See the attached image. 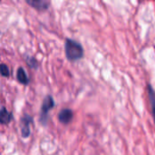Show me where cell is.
Returning <instances> with one entry per match:
<instances>
[{
	"instance_id": "cell-7",
	"label": "cell",
	"mask_w": 155,
	"mask_h": 155,
	"mask_svg": "<svg viewBox=\"0 0 155 155\" xmlns=\"http://www.w3.org/2000/svg\"><path fill=\"white\" fill-rule=\"evenodd\" d=\"M16 78L18 79V81L22 84H28L29 83V79L28 77L26 76V73L25 71V69L23 68H19L17 69V72H16Z\"/></svg>"
},
{
	"instance_id": "cell-4",
	"label": "cell",
	"mask_w": 155,
	"mask_h": 155,
	"mask_svg": "<svg viewBox=\"0 0 155 155\" xmlns=\"http://www.w3.org/2000/svg\"><path fill=\"white\" fill-rule=\"evenodd\" d=\"M74 117V113L70 109H64L58 114L59 122L63 124H68Z\"/></svg>"
},
{
	"instance_id": "cell-8",
	"label": "cell",
	"mask_w": 155,
	"mask_h": 155,
	"mask_svg": "<svg viewBox=\"0 0 155 155\" xmlns=\"http://www.w3.org/2000/svg\"><path fill=\"white\" fill-rule=\"evenodd\" d=\"M0 74L4 77H8L10 74L9 69L5 64H0Z\"/></svg>"
},
{
	"instance_id": "cell-3",
	"label": "cell",
	"mask_w": 155,
	"mask_h": 155,
	"mask_svg": "<svg viewBox=\"0 0 155 155\" xmlns=\"http://www.w3.org/2000/svg\"><path fill=\"white\" fill-rule=\"evenodd\" d=\"M33 122V118L27 114H25L21 120V130H22V136L24 138H27L30 135V127L29 124Z\"/></svg>"
},
{
	"instance_id": "cell-2",
	"label": "cell",
	"mask_w": 155,
	"mask_h": 155,
	"mask_svg": "<svg viewBox=\"0 0 155 155\" xmlns=\"http://www.w3.org/2000/svg\"><path fill=\"white\" fill-rule=\"evenodd\" d=\"M54 99L51 96H46L43 101L42 104V108H41V113H40V121L41 122L45 125L47 121V116H48V112L49 111L54 108Z\"/></svg>"
},
{
	"instance_id": "cell-6",
	"label": "cell",
	"mask_w": 155,
	"mask_h": 155,
	"mask_svg": "<svg viewBox=\"0 0 155 155\" xmlns=\"http://www.w3.org/2000/svg\"><path fill=\"white\" fill-rule=\"evenodd\" d=\"M26 2L34 8L43 11L48 7V3L46 0H26Z\"/></svg>"
},
{
	"instance_id": "cell-9",
	"label": "cell",
	"mask_w": 155,
	"mask_h": 155,
	"mask_svg": "<svg viewBox=\"0 0 155 155\" xmlns=\"http://www.w3.org/2000/svg\"><path fill=\"white\" fill-rule=\"evenodd\" d=\"M148 87H149V96H150L151 104H152V108H153V111H154V91L151 85H149Z\"/></svg>"
},
{
	"instance_id": "cell-10",
	"label": "cell",
	"mask_w": 155,
	"mask_h": 155,
	"mask_svg": "<svg viewBox=\"0 0 155 155\" xmlns=\"http://www.w3.org/2000/svg\"><path fill=\"white\" fill-rule=\"evenodd\" d=\"M26 62H27V64H28V66H29V67L34 68V69H36V68H37V66H38L37 61H36V60H35V58H27Z\"/></svg>"
},
{
	"instance_id": "cell-1",
	"label": "cell",
	"mask_w": 155,
	"mask_h": 155,
	"mask_svg": "<svg viewBox=\"0 0 155 155\" xmlns=\"http://www.w3.org/2000/svg\"><path fill=\"white\" fill-rule=\"evenodd\" d=\"M64 49H65V56L68 60L70 61H74L82 58L84 57V48L81 46L80 43L67 38L65 40V45H64Z\"/></svg>"
},
{
	"instance_id": "cell-5",
	"label": "cell",
	"mask_w": 155,
	"mask_h": 155,
	"mask_svg": "<svg viewBox=\"0 0 155 155\" xmlns=\"http://www.w3.org/2000/svg\"><path fill=\"white\" fill-rule=\"evenodd\" d=\"M13 120L12 112H9L5 107L0 109V123L3 125H7Z\"/></svg>"
}]
</instances>
